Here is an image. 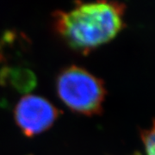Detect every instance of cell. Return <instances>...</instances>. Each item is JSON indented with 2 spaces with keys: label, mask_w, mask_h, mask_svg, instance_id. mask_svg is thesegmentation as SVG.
<instances>
[{
  "label": "cell",
  "mask_w": 155,
  "mask_h": 155,
  "mask_svg": "<svg viewBox=\"0 0 155 155\" xmlns=\"http://www.w3.org/2000/svg\"><path fill=\"white\" fill-rule=\"evenodd\" d=\"M125 5L119 2L78 3L53 14V27L66 44L82 54L112 41L124 27Z\"/></svg>",
  "instance_id": "1"
},
{
  "label": "cell",
  "mask_w": 155,
  "mask_h": 155,
  "mask_svg": "<svg viewBox=\"0 0 155 155\" xmlns=\"http://www.w3.org/2000/svg\"><path fill=\"white\" fill-rule=\"evenodd\" d=\"M56 91L64 104L74 112L91 116L103 110L104 84L83 67L71 66L61 71L56 79Z\"/></svg>",
  "instance_id": "2"
},
{
  "label": "cell",
  "mask_w": 155,
  "mask_h": 155,
  "mask_svg": "<svg viewBox=\"0 0 155 155\" xmlns=\"http://www.w3.org/2000/svg\"><path fill=\"white\" fill-rule=\"evenodd\" d=\"M14 116L22 133L32 137L48 130L57 120L59 111L44 97L28 95L19 100Z\"/></svg>",
  "instance_id": "3"
},
{
  "label": "cell",
  "mask_w": 155,
  "mask_h": 155,
  "mask_svg": "<svg viewBox=\"0 0 155 155\" xmlns=\"http://www.w3.org/2000/svg\"><path fill=\"white\" fill-rule=\"evenodd\" d=\"M140 140L142 142L141 155H155V120L150 127L141 131Z\"/></svg>",
  "instance_id": "4"
}]
</instances>
